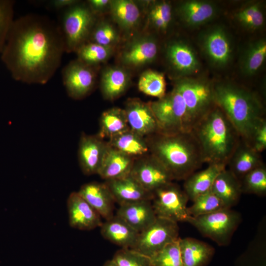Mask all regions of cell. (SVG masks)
<instances>
[{"label": "cell", "mask_w": 266, "mask_h": 266, "mask_svg": "<svg viewBox=\"0 0 266 266\" xmlns=\"http://www.w3.org/2000/svg\"><path fill=\"white\" fill-rule=\"evenodd\" d=\"M65 52L60 26L28 14L14 20L0 57L15 80L43 85L59 67Z\"/></svg>", "instance_id": "1"}, {"label": "cell", "mask_w": 266, "mask_h": 266, "mask_svg": "<svg viewBox=\"0 0 266 266\" xmlns=\"http://www.w3.org/2000/svg\"><path fill=\"white\" fill-rule=\"evenodd\" d=\"M214 102L233 125L240 138L251 145L254 133L266 119L264 102L255 92L229 81L213 82Z\"/></svg>", "instance_id": "2"}, {"label": "cell", "mask_w": 266, "mask_h": 266, "mask_svg": "<svg viewBox=\"0 0 266 266\" xmlns=\"http://www.w3.org/2000/svg\"><path fill=\"white\" fill-rule=\"evenodd\" d=\"M145 138L149 153L165 166L173 180H185L204 164L191 131L175 134L159 133Z\"/></svg>", "instance_id": "3"}, {"label": "cell", "mask_w": 266, "mask_h": 266, "mask_svg": "<svg viewBox=\"0 0 266 266\" xmlns=\"http://www.w3.org/2000/svg\"><path fill=\"white\" fill-rule=\"evenodd\" d=\"M191 132L200 146L203 162L227 164L241 138L222 110L216 105L194 125Z\"/></svg>", "instance_id": "4"}, {"label": "cell", "mask_w": 266, "mask_h": 266, "mask_svg": "<svg viewBox=\"0 0 266 266\" xmlns=\"http://www.w3.org/2000/svg\"><path fill=\"white\" fill-rule=\"evenodd\" d=\"M160 133L175 134L191 131L192 125L185 102L174 87L162 98L149 102Z\"/></svg>", "instance_id": "5"}, {"label": "cell", "mask_w": 266, "mask_h": 266, "mask_svg": "<svg viewBox=\"0 0 266 266\" xmlns=\"http://www.w3.org/2000/svg\"><path fill=\"white\" fill-rule=\"evenodd\" d=\"M173 87L181 95L190 119L192 129L215 106L213 82L204 78L175 79Z\"/></svg>", "instance_id": "6"}, {"label": "cell", "mask_w": 266, "mask_h": 266, "mask_svg": "<svg viewBox=\"0 0 266 266\" xmlns=\"http://www.w3.org/2000/svg\"><path fill=\"white\" fill-rule=\"evenodd\" d=\"M65 10L60 26L65 51L75 52L88 41L96 17L87 4L80 1Z\"/></svg>", "instance_id": "7"}, {"label": "cell", "mask_w": 266, "mask_h": 266, "mask_svg": "<svg viewBox=\"0 0 266 266\" xmlns=\"http://www.w3.org/2000/svg\"><path fill=\"white\" fill-rule=\"evenodd\" d=\"M241 221L238 212L231 208H225L206 215L191 217L188 222L204 236L219 245L226 246L229 244Z\"/></svg>", "instance_id": "8"}, {"label": "cell", "mask_w": 266, "mask_h": 266, "mask_svg": "<svg viewBox=\"0 0 266 266\" xmlns=\"http://www.w3.org/2000/svg\"><path fill=\"white\" fill-rule=\"evenodd\" d=\"M152 205L157 217L178 223L191 218L187 204L189 198L183 190L173 182L154 191Z\"/></svg>", "instance_id": "9"}, {"label": "cell", "mask_w": 266, "mask_h": 266, "mask_svg": "<svg viewBox=\"0 0 266 266\" xmlns=\"http://www.w3.org/2000/svg\"><path fill=\"white\" fill-rule=\"evenodd\" d=\"M177 223L157 217L155 221L139 233L133 249L150 258L168 244L179 237Z\"/></svg>", "instance_id": "10"}, {"label": "cell", "mask_w": 266, "mask_h": 266, "mask_svg": "<svg viewBox=\"0 0 266 266\" xmlns=\"http://www.w3.org/2000/svg\"><path fill=\"white\" fill-rule=\"evenodd\" d=\"M199 43L204 55L213 66L223 68L230 62L232 43L224 28L215 26L207 29L200 35Z\"/></svg>", "instance_id": "11"}, {"label": "cell", "mask_w": 266, "mask_h": 266, "mask_svg": "<svg viewBox=\"0 0 266 266\" xmlns=\"http://www.w3.org/2000/svg\"><path fill=\"white\" fill-rule=\"evenodd\" d=\"M95 67L78 59L65 66L62 71L63 82L69 97L81 100L92 92L96 82Z\"/></svg>", "instance_id": "12"}, {"label": "cell", "mask_w": 266, "mask_h": 266, "mask_svg": "<svg viewBox=\"0 0 266 266\" xmlns=\"http://www.w3.org/2000/svg\"><path fill=\"white\" fill-rule=\"evenodd\" d=\"M131 175L151 193L174 180L165 166L150 153L134 160Z\"/></svg>", "instance_id": "13"}, {"label": "cell", "mask_w": 266, "mask_h": 266, "mask_svg": "<svg viewBox=\"0 0 266 266\" xmlns=\"http://www.w3.org/2000/svg\"><path fill=\"white\" fill-rule=\"evenodd\" d=\"M166 58L175 79L187 77L197 72L200 67L198 56L189 43L182 40L170 41L166 47Z\"/></svg>", "instance_id": "14"}, {"label": "cell", "mask_w": 266, "mask_h": 266, "mask_svg": "<svg viewBox=\"0 0 266 266\" xmlns=\"http://www.w3.org/2000/svg\"><path fill=\"white\" fill-rule=\"evenodd\" d=\"M159 50L156 39L151 35L137 37L121 52L119 60L125 67H140L154 62Z\"/></svg>", "instance_id": "15"}, {"label": "cell", "mask_w": 266, "mask_h": 266, "mask_svg": "<svg viewBox=\"0 0 266 266\" xmlns=\"http://www.w3.org/2000/svg\"><path fill=\"white\" fill-rule=\"evenodd\" d=\"M108 146L107 141L97 134L82 133L78 145V159L84 174H98Z\"/></svg>", "instance_id": "16"}, {"label": "cell", "mask_w": 266, "mask_h": 266, "mask_svg": "<svg viewBox=\"0 0 266 266\" xmlns=\"http://www.w3.org/2000/svg\"><path fill=\"white\" fill-rule=\"evenodd\" d=\"M124 109L132 131L144 137L160 132L149 102L137 98L129 99Z\"/></svg>", "instance_id": "17"}, {"label": "cell", "mask_w": 266, "mask_h": 266, "mask_svg": "<svg viewBox=\"0 0 266 266\" xmlns=\"http://www.w3.org/2000/svg\"><path fill=\"white\" fill-rule=\"evenodd\" d=\"M69 226L76 229L90 231L101 226V216L77 192L70 194L67 200Z\"/></svg>", "instance_id": "18"}, {"label": "cell", "mask_w": 266, "mask_h": 266, "mask_svg": "<svg viewBox=\"0 0 266 266\" xmlns=\"http://www.w3.org/2000/svg\"><path fill=\"white\" fill-rule=\"evenodd\" d=\"M119 205L143 200H152L153 194L145 190L131 174L104 182Z\"/></svg>", "instance_id": "19"}, {"label": "cell", "mask_w": 266, "mask_h": 266, "mask_svg": "<svg viewBox=\"0 0 266 266\" xmlns=\"http://www.w3.org/2000/svg\"><path fill=\"white\" fill-rule=\"evenodd\" d=\"M116 215L140 233L157 218L151 200H143L119 205Z\"/></svg>", "instance_id": "20"}, {"label": "cell", "mask_w": 266, "mask_h": 266, "mask_svg": "<svg viewBox=\"0 0 266 266\" xmlns=\"http://www.w3.org/2000/svg\"><path fill=\"white\" fill-rule=\"evenodd\" d=\"M177 11L184 24L194 28L212 20L216 15L217 7L211 1L188 0L181 2L178 6Z\"/></svg>", "instance_id": "21"}, {"label": "cell", "mask_w": 266, "mask_h": 266, "mask_svg": "<svg viewBox=\"0 0 266 266\" xmlns=\"http://www.w3.org/2000/svg\"><path fill=\"white\" fill-rule=\"evenodd\" d=\"M78 193L105 220L112 217L115 202L104 183L91 182L81 186Z\"/></svg>", "instance_id": "22"}, {"label": "cell", "mask_w": 266, "mask_h": 266, "mask_svg": "<svg viewBox=\"0 0 266 266\" xmlns=\"http://www.w3.org/2000/svg\"><path fill=\"white\" fill-rule=\"evenodd\" d=\"M264 164L261 153L241 138L227 166L240 181L248 172Z\"/></svg>", "instance_id": "23"}, {"label": "cell", "mask_w": 266, "mask_h": 266, "mask_svg": "<svg viewBox=\"0 0 266 266\" xmlns=\"http://www.w3.org/2000/svg\"><path fill=\"white\" fill-rule=\"evenodd\" d=\"M131 75L124 66H110L102 72L100 89L103 97L113 100L121 96L131 84Z\"/></svg>", "instance_id": "24"}, {"label": "cell", "mask_w": 266, "mask_h": 266, "mask_svg": "<svg viewBox=\"0 0 266 266\" xmlns=\"http://www.w3.org/2000/svg\"><path fill=\"white\" fill-rule=\"evenodd\" d=\"M100 228L104 238L122 248L133 249L139 233L116 215L106 220Z\"/></svg>", "instance_id": "25"}, {"label": "cell", "mask_w": 266, "mask_h": 266, "mask_svg": "<svg viewBox=\"0 0 266 266\" xmlns=\"http://www.w3.org/2000/svg\"><path fill=\"white\" fill-rule=\"evenodd\" d=\"M134 160L109 145L98 174L105 181L125 177L131 174Z\"/></svg>", "instance_id": "26"}, {"label": "cell", "mask_w": 266, "mask_h": 266, "mask_svg": "<svg viewBox=\"0 0 266 266\" xmlns=\"http://www.w3.org/2000/svg\"><path fill=\"white\" fill-rule=\"evenodd\" d=\"M226 167L223 165L209 164L204 169L195 172L184 180L183 189L189 200L193 201L210 191L216 177Z\"/></svg>", "instance_id": "27"}, {"label": "cell", "mask_w": 266, "mask_h": 266, "mask_svg": "<svg viewBox=\"0 0 266 266\" xmlns=\"http://www.w3.org/2000/svg\"><path fill=\"white\" fill-rule=\"evenodd\" d=\"M211 191L226 208H231L236 205L242 193L240 181L226 168L216 177Z\"/></svg>", "instance_id": "28"}, {"label": "cell", "mask_w": 266, "mask_h": 266, "mask_svg": "<svg viewBox=\"0 0 266 266\" xmlns=\"http://www.w3.org/2000/svg\"><path fill=\"white\" fill-rule=\"evenodd\" d=\"M179 246L183 266H206L214 254L213 247L194 238H179Z\"/></svg>", "instance_id": "29"}, {"label": "cell", "mask_w": 266, "mask_h": 266, "mask_svg": "<svg viewBox=\"0 0 266 266\" xmlns=\"http://www.w3.org/2000/svg\"><path fill=\"white\" fill-rule=\"evenodd\" d=\"M109 11L113 20L125 32H133L140 22V10L133 0H111Z\"/></svg>", "instance_id": "30"}, {"label": "cell", "mask_w": 266, "mask_h": 266, "mask_svg": "<svg viewBox=\"0 0 266 266\" xmlns=\"http://www.w3.org/2000/svg\"><path fill=\"white\" fill-rule=\"evenodd\" d=\"M109 146L134 159L149 153L146 138L130 129L108 139Z\"/></svg>", "instance_id": "31"}, {"label": "cell", "mask_w": 266, "mask_h": 266, "mask_svg": "<svg viewBox=\"0 0 266 266\" xmlns=\"http://www.w3.org/2000/svg\"><path fill=\"white\" fill-rule=\"evenodd\" d=\"M130 129L124 109L114 107L103 111L100 119V129L97 134L108 139Z\"/></svg>", "instance_id": "32"}, {"label": "cell", "mask_w": 266, "mask_h": 266, "mask_svg": "<svg viewBox=\"0 0 266 266\" xmlns=\"http://www.w3.org/2000/svg\"><path fill=\"white\" fill-rule=\"evenodd\" d=\"M266 58V41L264 38L252 41L246 47L240 61L241 72L245 76L255 74Z\"/></svg>", "instance_id": "33"}, {"label": "cell", "mask_w": 266, "mask_h": 266, "mask_svg": "<svg viewBox=\"0 0 266 266\" xmlns=\"http://www.w3.org/2000/svg\"><path fill=\"white\" fill-rule=\"evenodd\" d=\"M234 17L244 28L250 31L257 30L265 23L263 5L260 2H251L240 8L235 13Z\"/></svg>", "instance_id": "34"}, {"label": "cell", "mask_w": 266, "mask_h": 266, "mask_svg": "<svg viewBox=\"0 0 266 266\" xmlns=\"http://www.w3.org/2000/svg\"><path fill=\"white\" fill-rule=\"evenodd\" d=\"M138 90L143 94L158 99L166 94V82L164 75L148 69L140 75L137 84Z\"/></svg>", "instance_id": "35"}, {"label": "cell", "mask_w": 266, "mask_h": 266, "mask_svg": "<svg viewBox=\"0 0 266 266\" xmlns=\"http://www.w3.org/2000/svg\"><path fill=\"white\" fill-rule=\"evenodd\" d=\"M113 48L88 41L79 47L75 52L78 60L87 65L96 66L111 57Z\"/></svg>", "instance_id": "36"}, {"label": "cell", "mask_w": 266, "mask_h": 266, "mask_svg": "<svg viewBox=\"0 0 266 266\" xmlns=\"http://www.w3.org/2000/svg\"><path fill=\"white\" fill-rule=\"evenodd\" d=\"M172 15L170 2L165 0L153 1L148 7V22L155 30L164 32L170 24Z\"/></svg>", "instance_id": "37"}, {"label": "cell", "mask_w": 266, "mask_h": 266, "mask_svg": "<svg viewBox=\"0 0 266 266\" xmlns=\"http://www.w3.org/2000/svg\"><path fill=\"white\" fill-rule=\"evenodd\" d=\"M191 206L188 207L192 217L210 214L226 208L222 201L211 191L196 197Z\"/></svg>", "instance_id": "38"}, {"label": "cell", "mask_w": 266, "mask_h": 266, "mask_svg": "<svg viewBox=\"0 0 266 266\" xmlns=\"http://www.w3.org/2000/svg\"><path fill=\"white\" fill-rule=\"evenodd\" d=\"M242 193L258 196L266 195V166L264 164L251 170L240 181Z\"/></svg>", "instance_id": "39"}, {"label": "cell", "mask_w": 266, "mask_h": 266, "mask_svg": "<svg viewBox=\"0 0 266 266\" xmlns=\"http://www.w3.org/2000/svg\"><path fill=\"white\" fill-rule=\"evenodd\" d=\"M119 39L118 32L111 24L104 21H96L88 41L102 46L114 47Z\"/></svg>", "instance_id": "40"}, {"label": "cell", "mask_w": 266, "mask_h": 266, "mask_svg": "<svg viewBox=\"0 0 266 266\" xmlns=\"http://www.w3.org/2000/svg\"><path fill=\"white\" fill-rule=\"evenodd\" d=\"M152 266H183L179 238L164 247L150 258Z\"/></svg>", "instance_id": "41"}, {"label": "cell", "mask_w": 266, "mask_h": 266, "mask_svg": "<svg viewBox=\"0 0 266 266\" xmlns=\"http://www.w3.org/2000/svg\"><path fill=\"white\" fill-rule=\"evenodd\" d=\"M112 260L117 266H152L150 258L131 248H122Z\"/></svg>", "instance_id": "42"}, {"label": "cell", "mask_w": 266, "mask_h": 266, "mask_svg": "<svg viewBox=\"0 0 266 266\" xmlns=\"http://www.w3.org/2000/svg\"><path fill=\"white\" fill-rule=\"evenodd\" d=\"M11 0H0V54L14 21V5Z\"/></svg>", "instance_id": "43"}, {"label": "cell", "mask_w": 266, "mask_h": 266, "mask_svg": "<svg viewBox=\"0 0 266 266\" xmlns=\"http://www.w3.org/2000/svg\"><path fill=\"white\" fill-rule=\"evenodd\" d=\"M251 146L257 152L262 153L266 149V119L256 128L251 142Z\"/></svg>", "instance_id": "44"}, {"label": "cell", "mask_w": 266, "mask_h": 266, "mask_svg": "<svg viewBox=\"0 0 266 266\" xmlns=\"http://www.w3.org/2000/svg\"><path fill=\"white\" fill-rule=\"evenodd\" d=\"M110 1L109 0H89L87 4L92 13L96 16L107 9H109Z\"/></svg>", "instance_id": "45"}, {"label": "cell", "mask_w": 266, "mask_h": 266, "mask_svg": "<svg viewBox=\"0 0 266 266\" xmlns=\"http://www.w3.org/2000/svg\"><path fill=\"white\" fill-rule=\"evenodd\" d=\"M77 0H52L49 2V6L53 9H66L78 3Z\"/></svg>", "instance_id": "46"}, {"label": "cell", "mask_w": 266, "mask_h": 266, "mask_svg": "<svg viewBox=\"0 0 266 266\" xmlns=\"http://www.w3.org/2000/svg\"><path fill=\"white\" fill-rule=\"evenodd\" d=\"M103 266H117L114 261L112 259L105 262Z\"/></svg>", "instance_id": "47"}]
</instances>
